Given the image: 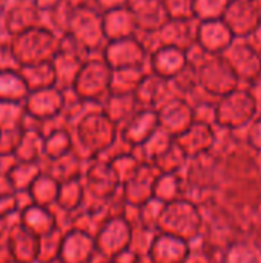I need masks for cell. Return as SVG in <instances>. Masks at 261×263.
<instances>
[{"mask_svg":"<svg viewBox=\"0 0 261 263\" xmlns=\"http://www.w3.org/2000/svg\"><path fill=\"white\" fill-rule=\"evenodd\" d=\"M115 143V131L112 122L106 119L85 120L75 133L74 151L86 162L100 159Z\"/></svg>","mask_w":261,"mask_h":263,"instance_id":"1","label":"cell"},{"mask_svg":"<svg viewBox=\"0 0 261 263\" xmlns=\"http://www.w3.org/2000/svg\"><path fill=\"white\" fill-rule=\"evenodd\" d=\"M80 180L86 193V200L92 202H105L111 199L122 186L112 168L103 159L86 160Z\"/></svg>","mask_w":261,"mask_h":263,"instance_id":"2","label":"cell"},{"mask_svg":"<svg viewBox=\"0 0 261 263\" xmlns=\"http://www.w3.org/2000/svg\"><path fill=\"white\" fill-rule=\"evenodd\" d=\"M132 225L126 217H111L100 225L94 234L95 251L100 260H112L129 248Z\"/></svg>","mask_w":261,"mask_h":263,"instance_id":"3","label":"cell"},{"mask_svg":"<svg viewBox=\"0 0 261 263\" xmlns=\"http://www.w3.org/2000/svg\"><path fill=\"white\" fill-rule=\"evenodd\" d=\"M160 173L152 163H142L138 171L120 186L128 206H140L154 197V183Z\"/></svg>","mask_w":261,"mask_h":263,"instance_id":"4","label":"cell"},{"mask_svg":"<svg viewBox=\"0 0 261 263\" xmlns=\"http://www.w3.org/2000/svg\"><path fill=\"white\" fill-rule=\"evenodd\" d=\"M58 259L63 263H94L97 259L94 236L77 230L65 231Z\"/></svg>","mask_w":261,"mask_h":263,"instance_id":"5","label":"cell"},{"mask_svg":"<svg viewBox=\"0 0 261 263\" xmlns=\"http://www.w3.org/2000/svg\"><path fill=\"white\" fill-rule=\"evenodd\" d=\"M194 213L183 202L165 205L158 222V233H165L178 239H186L194 231Z\"/></svg>","mask_w":261,"mask_h":263,"instance_id":"6","label":"cell"},{"mask_svg":"<svg viewBox=\"0 0 261 263\" xmlns=\"http://www.w3.org/2000/svg\"><path fill=\"white\" fill-rule=\"evenodd\" d=\"M18 225L38 239L58 228L54 208H45L34 203H29L20 210Z\"/></svg>","mask_w":261,"mask_h":263,"instance_id":"7","label":"cell"},{"mask_svg":"<svg viewBox=\"0 0 261 263\" xmlns=\"http://www.w3.org/2000/svg\"><path fill=\"white\" fill-rule=\"evenodd\" d=\"M8 253L9 259L22 263H37L38 254V237L23 230L18 222L11 227L8 237Z\"/></svg>","mask_w":261,"mask_h":263,"instance_id":"8","label":"cell"},{"mask_svg":"<svg viewBox=\"0 0 261 263\" xmlns=\"http://www.w3.org/2000/svg\"><path fill=\"white\" fill-rule=\"evenodd\" d=\"M185 242L183 239L157 233L151 251L148 254L149 263H183L185 260Z\"/></svg>","mask_w":261,"mask_h":263,"instance_id":"9","label":"cell"},{"mask_svg":"<svg viewBox=\"0 0 261 263\" xmlns=\"http://www.w3.org/2000/svg\"><path fill=\"white\" fill-rule=\"evenodd\" d=\"M42 163H43V173L49 174L58 183H65L82 177L85 160L75 151H71L62 157L52 160H43Z\"/></svg>","mask_w":261,"mask_h":263,"instance_id":"10","label":"cell"},{"mask_svg":"<svg viewBox=\"0 0 261 263\" xmlns=\"http://www.w3.org/2000/svg\"><path fill=\"white\" fill-rule=\"evenodd\" d=\"M43 173L42 162H22L12 160L6 170L8 180L14 193H28L35 179Z\"/></svg>","mask_w":261,"mask_h":263,"instance_id":"11","label":"cell"},{"mask_svg":"<svg viewBox=\"0 0 261 263\" xmlns=\"http://www.w3.org/2000/svg\"><path fill=\"white\" fill-rule=\"evenodd\" d=\"M85 200H86V193H85L82 180L80 179L69 180V182L60 183L54 210L69 214V213L80 210Z\"/></svg>","mask_w":261,"mask_h":263,"instance_id":"12","label":"cell"},{"mask_svg":"<svg viewBox=\"0 0 261 263\" xmlns=\"http://www.w3.org/2000/svg\"><path fill=\"white\" fill-rule=\"evenodd\" d=\"M58 186L60 183L57 180H54L49 174L42 173L28 190L31 203L45 208H54L58 194Z\"/></svg>","mask_w":261,"mask_h":263,"instance_id":"13","label":"cell"},{"mask_svg":"<svg viewBox=\"0 0 261 263\" xmlns=\"http://www.w3.org/2000/svg\"><path fill=\"white\" fill-rule=\"evenodd\" d=\"M109 163V166L112 168L114 174L117 176L120 185H123L125 182H128L140 168L142 162L138 159V156L135 154L134 148H129L128 151H120L115 153L106 159H103Z\"/></svg>","mask_w":261,"mask_h":263,"instance_id":"14","label":"cell"},{"mask_svg":"<svg viewBox=\"0 0 261 263\" xmlns=\"http://www.w3.org/2000/svg\"><path fill=\"white\" fill-rule=\"evenodd\" d=\"M14 160L43 162V136L35 131H25L14 154Z\"/></svg>","mask_w":261,"mask_h":263,"instance_id":"15","label":"cell"},{"mask_svg":"<svg viewBox=\"0 0 261 263\" xmlns=\"http://www.w3.org/2000/svg\"><path fill=\"white\" fill-rule=\"evenodd\" d=\"M74 151V139L66 131L51 133L43 137V160H52Z\"/></svg>","mask_w":261,"mask_h":263,"instance_id":"16","label":"cell"},{"mask_svg":"<svg viewBox=\"0 0 261 263\" xmlns=\"http://www.w3.org/2000/svg\"><path fill=\"white\" fill-rule=\"evenodd\" d=\"M155 128V122L152 117H138L132 120L123 131V140L129 148L140 146L152 133Z\"/></svg>","mask_w":261,"mask_h":263,"instance_id":"17","label":"cell"},{"mask_svg":"<svg viewBox=\"0 0 261 263\" xmlns=\"http://www.w3.org/2000/svg\"><path fill=\"white\" fill-rule=\"evenodd\" d=\"M65 231L57 228L52 233L43 236L38 239V254H37V263H48L51 260L58 259L62 240H63Z\"/></svg>","mask_w":261,"mask_h":263,"instance_id":"18","label":"cell"},{"mask_svg":"<svg viewBox=\"0 0 261 263\" xmlns=\"http://www.w3.org/2000/svg\"><path fill=\"white\" fill-rule=\"evenodd\" d=\"M157 233L158 231L148 230V228H145L142 225H132L129 250L134 251L142 259H148V254L151 251V247L154 243V239H155Z\"/></svg>","mask_w":261,"mask_h":263,"instance_id":"19","label":"cell"},{"mask_svg":"<svg viewBox=\"0 0 261 263\" xmlns=\"http://www.w3.org/2000/svg\"><path fill=\"white\" fill-rule=\"evenodd\" d=\"M29 203L31 200L28 193H9L0 196V220H6L18 216L20 210Z\"/></svg>","mask_w":261,"mask_h":263,"instance_id":"20","label":"cell"},{"mask_svg":"<svg viewBox=\"0 0 261 263\" xmlns=\"http://www.w3.org/2000/svg\"><path fill=\"white\" fill-rule=\"evenodd\" d=\"M154 197L162 203L168 205L175 202L177 197V180L174 174H158L154 183Z\"/></svg>","mask_w":261,"mask_h":263,"instance_id":"21","label":"cell"},{"mask_svg":"<svg viewBox=\"0 0 261 263\" xmlns=\"http://www.w3.org/2000/svg\"><path fill=\"white\" fill-rule=\"evenodd\" d=\"M20 136H22V133L18 129L0 133V157H5V159L12 157L14 159V154L20 143Z\"/></svg>","mask_w":261,"mask_h":263,"instance_id":"22","label":"cell"},{"mask_svg":"<svg viewBox=\"0 0 261 263\" xmlns=\"http://www.w3.org/2000/svg\"><path fill=\"white\" fill-rule=\"evenodd\" d=\"M112 262L114 263H142L143 262V259H142L140 256H137L134 251H131V250L128 248V250L122 251L120 254H117V256L112 259Z\"/></svg>","mask_w":261,"mask_h":263,"instance_id":"23","label":"cell"},{"mask_svg":"<svg viewBox=\"0 0 261 263\" xmlns=\"http://www.w3.org/2000/svg\"><path fill=\"white\" fill-rule=\"evenodd\" d=\"M9 193H14V191H12L11 183H9V180H8L6 171H0V196L9 194Z\"/></svg>","mask_w":261,"mask_h":263,"instance_id":"24","label":"cell"},{"mask_svg":"<svg viewBox=\"0 0 261 263\" xmlns=\"http://www.w3.org/2000/svg\"><path fill=\"white\" fill-rule=\"evenodd\" d=\"M3 162H5V157H0V171H6V168H3Z\"/></svg>","mask_w":261,"mask_h":263,"instance_id":"25","label":"cell"},{"mask_svg":"<svg viewBox=\"0 0 261 263\" xmlns=\"http://www.w3.org/2000/svg\"><path fill=\"white\" fill-rule=\"evenodd\" d=\"M3 263H22V262H17V260H12V259H9V260H6V262Z\"/></svg>","mask_w":261,"mask_h":263,"instance_id":"26","label":"cell"},{"mask_svg":"<svg viewBox=\"0 0 261 263\" xmlns=\"http://www.w3.org/2000/svg\"><path fill=\"white\" fill-rule=\"evenodd\" d=\"M95 263H114L112 260H98V262H95Z\"/></svg>","mask_w":261,"mask_h":263,"instance_id":"27","label":"cell"},{"mask_svg":"<svg viewBox=\"0 0 261 263\" xmlns=\"http://www.w3.org/2000/svg\"><path fill=\"white\" fill-rule=\"evenodd\" d=\"M48 263H63L60 259H55V260H51V262H48Z\"/></svg>","mask_w":261,"mask_h":263,"instance_id":"28","label":"cell"}]
</instances>
